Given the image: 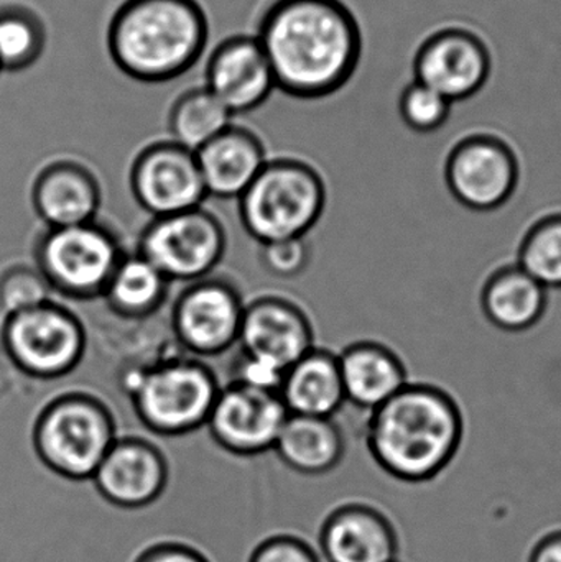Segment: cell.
Returning <instances> with one entry per match:
<instances>
[{
	"mask_svg": "<svg viewBox=\"0 0 561 562\" xmlns=\"http://www.w3.org/2000/svg\"><path fill=\"white\" fill-rule=\"evenodd\" d=\"M52 288L35 266L9 267L0 273V313L3 317L32 310L52 300Z\"/></svg>",
	"mask_w": 561,
	"mask_h": 562,
	"instance_id": "30",
	"label": "cell"
},
{
	"mask_svg": "<svg viewBox=\"0 0 561 562\" xmlns=\"http://www.w3.org/2000/svg\"><path fill=\"white\" fill-rule=\"evenodd\" d=\"M0 72H2V68H0Z\"/></svg>",
	"mask_w": 561,
	"mask_h": 562,
	"instance_id": "35",
	"label": "cell"
},
{
	"mask_svg": "<svg viewBox=\"0 0 561 562\" xmlns=\"http://www.w3.org/2000/svg\"><path fill=\"white\" fill-rule=\"evenodd\" d=\"M221 389L210 363L188 353L135 367L124 376V390L138 422L161 438H180L206 428Z\"/></svg>",
	"mask_w": 561,
	"mask_h": 562,
	"instance_id": "4",
	"label": "cell"
},
{
	"mask_svg": "<svg viewBox=\"0 0 561 562\" xmlns=\"http://www.w3.org/2000/svg\"><path fill=\"white\" fill-rule=\"evenodd\" d=\"M128 187L135 203L152 217L197 210L207 198L197 154L170 138L152 142L135 155Z\"/></svg>",
	"mask_w": 561,
	"mask_h": 562,
	"instance_id": "11",
	"label": "cell"
},
{
	"mask_svg": "<svg viewBox=\"0 0 561 562\" xmlns=\"http://www.w3.org/2000/svg\"><path fill=\"white\" fill-rule=\"evenodd\" d=\"M415 79L450 102L473 98L491 72V55L483 40L461 26L431 33L415 55Z\"/></svg>",
	"mask_w": 561,
	"mask_h": 562,
	"instance_id": "15",
	"label": "cell"
},
{
	"mask_svg": "<svg viewBox=\"0 0 561 562\" xmlns=\"http://www.w3.org/2000/svg\"><path fill=\"white\" fill-rule=\"evenodd\" d=\"M451 104L453 102L438 94L435 89L415 79L402 91L399 112L408 128L418 134H431L447 124L451 114Z\"/></svg>",
	"mask_w": 561,
	"mask_h": 562,
	"instance_id": "29",
	"label": "cell"
},
{
	"mask_svg": "<svg viewBox=\"0 0 561 562\" xmlns=\"http://www.w3.org/2000/svg\"><path fill=\"white\" fill-rule=\"evenodd\" d=\"M203 86L233 115L257 111L277 89L269 59L256 35L224 38L207 56Z\"/></svg>",
	"mask_w": 561,
	"mask_h": 562,
	"instance_id": "17",
	"label": "cell"
},
{
	"mask_svg": "<svg viewBox=\"0 0 561 562\" xmlns=\"http://www.w3.org/2000/svg\"><path fill=\"white\" fill-rule=\"evenodd\" d=\"M481 306L491 324L504 330H526L542 317L547 288L519 266L497 270L484 284Z\"/></svg>",
	"mask_w": 561,
	"mask_h": 562,
	"instance_id": "24",
	"label": "cell"
},
{
	"mask_svg": "<svg viewBox=\"0 0 561 562\" xmlns=\"http://www.w3.org/2000/svg\"><path fill=\"white\" fill-rule=\"evenodd\" d=\"M125 254L114 229L96 220L78 226L45 227L33 243V266L53 293L92 301L104 296Z\"/></svg>",
	"mask_w": 561,
	"mask_h": 562,
	"instance_id": "7",
	"label": "cell"
},
{
	"mask_svg": "<svg viewBox=\"0 0 561 562\" xmlns=\"http://www.w3.org/2000/svg\"><path fill=\"white\" fill-rule=\"evenodd\" d=\"M102 501L115 508L150 507L167 491L170 464L155 442L119 436L91 479Z\"/></svg>",
	"mask_w": 561,
	"mask_h": 562,
	"instance_id": "16",
	"label": "cell"
},
{
	"mask_svg": "<svg viewBox=\"0 0 561 562\" xmlns=\"http://www.w3.org/2000/svg\"><path fill=\"white\" fill-rule=\"evenodd\" d=\"M117 438L111 406L86 390H68L49 398L32 428L36 458L69 482H91Z\"/></svg>",
	"mask_w": 561,
	"mask_h": 562,
	"instance_id": "5",
	"label": "cell"
},
{
	"mask_svg": "<svg viewBox=\"0 0 561 562\" xmlns=\"http://www.w3.org/2000/svg\"><path fill=\"white\" fill-rule=\"evenodd\" d=\"M316 548L323 562H395L394 533L369 508L335 512L323 524Z\"/></svg>",
	"mask_w": 561,
	"mask_h": 562,
	"instance_id": "22",
	"label": "cell"
},
{
	"mask_svg": "<svg viewBox=\"0 0 561 562\" xmlns=\"http://www.w3.org/2000/svg\"><path fill=\"white\" fill-rule=\"evenodd\" d=\"M463 423L455 400L434 385L408 383L369 415L366 441L379 465L404 481L434 477L460 446Z\"/></svg>",
	"mask_w": 561,
	"mask_h": 562,
	"instance_id": "3",
	"label": "cell"
},
{
	"mask_svg": "<svg viewBox=\"0 0 561 562\" xmlns=\"http://www.w3.org/2000/svg\"><path fill=\"white\" fill-rule=\"evenodd\" d=\"M249 562H323L308 541L287 531L273 535L253 551Z\"/></svg>",
	"mask_w": 561,
	"mask_h": 562,
	"instance_id": "32",
	"label": "cell"
},
{
	"mask_svg": "<svg viewBox=\"0 0 561 562\" xmlns=\"http://www.w3.org/2000/svg\"><path fill=\"white\" fill-rule=\"evenodd\" d=\"M280 398L290 415L338 418L348 405L338 352L316 346L283 373Z\"/></svg>",
	"mask_w": 561,
	"mask_h": 562,
	"instance_id": "21",
	"label": "cell"
},
{
	"mask_svg": "<svg viewBox=\"0 0 561 562\" xmlns=\"http://www.w3.org/2000/svg\"><path fill=\"white\" fill-rule=\"evenodd\" d=\"M246 297L236 281L210 276L188 283L171 307V330L188 356L213 359L239 344Z\"/></svg>",
	"mask_w": 561,
	"mask_h": 562,
	"instance_id": "10",
	"label": "cell"
},
{
	"mask_svg": "<svg viewBox=\"0 0 561 562\" xmlns=\"http://www.w3.org/2000/svg\"><path fill=\"white\" fill-rule=\"evenodd\" d=\"M338 359L346 402L355 408L374 412L408 385L404 363L384 344H348L339 349Z\"/></svg>",
	"mask_w": 561,
	"mask_h": 562,
	"instance_id": "20",
	"label": "cell"
},
{
	"mask_svg": "<svg viewBox=\"0 0 561 562\" xmlns=\"http://www.w3.org/2000/svg\"><path fill=\"white\" fill-rule=\"evenodd\" d=\"M48 43L45 20L32 7L0 3V68L19 72L40 61Z\"/></svg>",
	"mask_w": 561,
	"mask_h": 562,
	"instance_id": "27",
	"label": "cell"
},
{
	"mask_svg": "<svg viewBox=\"0 0 561 562\" xmlns=\"http://www.w3.org/2000/svg\"><path fill=\"white\" fill-rule=\"evenodd\" d=\"M227 250L226 227L206 207L152 217L137 243V252L150 260L171 283H193L213 276Z\"/></svg>",
	"mask_w": 561,
	"mask_h": 562,
	"instance_id": "9",
	"label": "cell"
},
{
	"mask_svg": "<svg viewBox=\"0 0 561 562\" xmlns=\"http://www.w3.org/2000/svg\"><path fill=\"white\" fill-rule=\"evenodd\" d=\"M260 266L277 279H296L312 263V244L306 237L276 240L262 244L259 252Z\"/></svg>",
	"mask_w": 561,
	"mask_h": 562,
	"instance_id": "31",
	"label": "cell"
},
{
	"mask_svg": "<svg viewBox=\"0 0 561 562\" xmlns=\"http://www.w3.org/2000/svg\"><path fill=\"white\" fill-rule=\"evenodd\" d=\"M0 340L12 366L36 380H58L75 372L88 347L81 317L55 300L3 317Z\"/></svg>",
	"mask_w": 561,
	"mask_h": 562,
	"instance_id": "8",
	"label": "cell"
},
{
	"mask_svg": "<svg viewBox=\"0 0 561 562\" xmlns=\"http://www.w3.org/2000/svg\"><path fill=\"white\" fill-rule=\"evenodd\" d=\"M246 233L262 244L306 237L328 206V184L322 171L296 157L269 158L239 198Z\"/></svg>",
	"mask_w": 561,
	"mask_h": 562,
	"instance_id": "6",
	"label": "cell"
},
{
	"mask_svg": "<svg viewBox=\"0 0 561 562\" xmlns=\"http://www.w3.org/2000/svg\"><path fill=\"white\" fill-rule=\"evenodd\" d=\"M240 353L285 373L316 347L312 317L292 297L267 293L247 301L239 336Z\"/></svg>",
	"mask_w": 561,
	"mask_h": 562,
	"instance_id": "14",
	"label": "cell"
},
{
	"mask_svg": "<svg viewBox=\"0 0 561 562\" xmlns=\"http://www.w3.org/2000/svg\"><path fill=\"white\" fill-rule=\"evenodd\" d=\"M256 36L277 89L300 101L341 91L361 59V29L345 0H272Z\"/></svg>",
	"mask_w": 561,
	"mask_h": 562,
	"instance_id": "1",
	"label": "cell"
},
{
	"mask_svg": "<svg viewBox=\"0 0 561 562\" xmlns=\"http://www.w3.org/2000/svg\"><path fill=\"white\" fill-rule=\"evenodd\" d=\"M30 201L45 227L92 223L102 206L101 180L76 158H55L36 171Z\"/></svg>",
	"mask_w": 561,
	"mask_h": 562,
	"instance_id": "18",
	"label": "cell"
},
{
	"mask_svg": "<svg viewBox=\"0 0 561 562\" xmlns=\"http://www.w3.org/2000/svg\"><path fill=\"white\" fill-rule=\"evenodd\" d=\"M207 40L210 22L198 0H124L112 13L105 35L115 68L145 85L190 71Z\"/></svg>",
	"mask_w": 561,
	"mask_h": 562,
	"instance_id": "2",
	"label": "cell"
},
{
	"mask_svg": "<svg viewBox=\"0 0 561 562\" xmlns=\"http://www.w3.org/2000/svg\"><path fill=\"white\" fill-rule=\"evenodd\" d=\"M517 266L547 290L561 288V213L537 221L524 237Z\"/></svg>",
	"mask_w": 561,
	"mask_h": 562,
	"instance_id": "28",
	"label": "cell"
},
{
	"mask_svg": "<svg viewBox=\"0 0 561 562\" xmlns=\"http://www.w3.org/2000/svg\"><path fill=\"white\" fill-rule=\"evenodd\" d=\"M171 281L135 250L122 257L102 300L124 319L154 316L170 294Z\"/></svg>",
	"mask_w": 561,
	"mask_h": 562,
	"instance_id": "25",
	"label": "cell"
},
{
	"mask_svg": "<svg viewBox=\"0 0 561 562\" xmlns=\"http://www.w3.org/2000/svg\"><path fill=\"white\" fill-rule=\"evenodd\" d=\"M134 562H211L203 551L190 543L177 540H161L145 548Z\"/></svg>",
	"mask_w": 561,
	"mask_h": 562,
	"instance_id": "33",
	"label": "cell"
},
{
	"mask_svg": "<svg viewBox=\"0 0 561 562\" xmlns=\"http://www.w3.org/2000/svg\"><path fill=\"white\" fill-rule=\"evenodd\" d=\"M273 452L295 474L319 477L341 464L346 435L338 418L289 415Z\"/></svg>",
	"mask_w": 561,
	"mask_h": 562,
	"instance_id": "23",
	"label": "cell"
},
{
	"mask_svg": "<svg viewBox=\"0 0 561 562\" xmlns=\"http://www.w3.org/2000/svg\"><path fill=\"white\" fill-rule=\"evenodd\" d=\"M532 562H561V535L543 541L537 548Z\"/></svg>",
	"mask_w": 561,
	"mask_h": 562,
	"instance_id": "34",
	"label": "cell"
},
{
	"mask_svg": "<svg viewBox=\"0 0 561 562\" xmlns=\"http://www.w3.org/2000/svg\"><path fill=\"white\" fill-rule=\"evenodd\" d=\"M448 190L461 206L494 211L513 198L519 164L513 148L494 137L476 134L455 145L445 167Z\"/></svg>",
	"mask_w": 561,
	"mask_h": 562,
	"instance_id": "13",
	"label": "cell"
},
{
	"mask_svg": "<svg viewBox=\"0 0 561 562\" xmlns=\"http://www.w3.org/2000/svg\"><path fill=\"white\" fill-rule=\"evenodd\" d=\"M234 115L204 86L178 95L168 112L170 140L197 154L233 125Z\"/></svg>",
	"mask_w": 561,
	"mask_h": 562,
	"instance_id": "26",
	"label": "cell"
},
{
	"mask_svg": "<svg viewBox=\"0 0 561 562\" xmlns=\"http://www.w3.org/2000/svg\"><path fill=\"white\" fill-rule=\"evenodd\" d=\"M207 196L239 200L266 167L262 138L243 125H229L197 151Z\"/></svg>",
	"mask_w": 561,
	"mask_h": 562,
	"instance_id": "19",
	"label": "cell"
},
{
	"mask_svg": "<svg viewBox=\"0 0 561 562\" xmlns=\"http://www.w3.org/2000/svg\"><path fill=\"white\" fill-rule=\"evenodd\" d=\"M289 415L276 390L231 380L221 389L206 428L223 451L253 458L273 451Z\"/></svg>",
	"mask_w": 561,
	"mask_h": 562,
	"instance_id": "12",
	"label": "cell"
}]
</instances>
